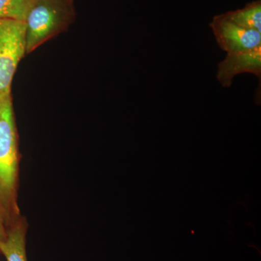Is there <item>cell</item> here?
<instances>
[{"label":"cell","instance_id":"obj_9","mask_svg":"<svg viewBox=\"0 0 261 261\" xmlns=\"http://www.w3.org/2000/svg\"><path fill=\"white\" fill-rule=\"evenodd\" d=\"M7 238V225L4 214L0 205V245L4 243Z\"/></svg>","mask_w":261,"mask_h":261},{"label":"cell","instance_id":"obj_3","mask_svg":"<svg viewBox=\"0 0 261 261\" xmlns=\"http://www.w3.org/2000/svg\"><path fill=\"white\" fill-rule=\"evenodd\" d=\"M25 55L24 22L0 18V96L12 92L15 72Z\"/></svg>","mask_w":261,"mask_h":261},{"label":"cell","instance_id":"obj_6","mask_svg":"<svg viewBox=\"0 0 261 261\" xmlns=\"http://www.w3.org/2000/svg\"><path fill=\"white\" fill-rule=\"evenodd\" d=\"M28 222L20 216L7 228V238L0 245V254L7 261H28L27 254V234Z\"/></svg>","mask_w":261,"mask_h":261},{"label":"cell","instance_id":"obj_7","mask_svg":"<svg viewBox=\"0 0 261 261\" xmlns=\"http://www.w3.org/2000/svg\"><path fill=\"white\" fill-rule=\"evenodd\" d=\"M225 16L240 27L261 33V1L252 2L243 9L228 11Z\"/></svg>","mask_w":261,"mask_h":261},{"label":"cell","instance_id":"obj_4","mask_svg":"<svg viewBox=\"0 0 261 261\" xmlns=\"http://www.w3.org/2000/svg\"><path fill=\"white\" fill-rule=\"evenodd\" d=\"M210 27L219 47L226 53L250 50L261 44V33L240 27L224 14L215 16Z\"/></svg>","mask_w":261,"mask_h":261},{"label":"cell","instance_id":"obj_2","mask_svg":"<svg viewBox=\"0 0 261 261\" xmlns=\"http://www.w3.org/2000/svg\"><path fill=\"white\" fill-rule=\"evenodd\" d=\"M75 17L73 0H34L23 21L27 54L65 32Z\"/></svg>","mask_w":261,"mask_h":261},{"label":"cell","instance_id":"obj_5","mask_svg":"<svg viewBox=\"0 0 261 261\" xmlns=\"http://www.w3.org/2000/svg\"><path fill=\"white\" fill-rule=\"evenodd\" d=\"M244 73L256 75L260 82L261 44L250 50L227 53L218 65L216 77L223 87H230L233 78Z\"/></svg>","mask_w":261,"mask_h":261},{"label":"cell","instance_id":"obj_8","mask_svg":"<svg viewBox=\"0 0 261 261\" xmlns=\"http://www.w3.org/2000/svg\"><path fill=\"white\" fill-rule=\"evenodd\" d=\"M34 0H0V18L24 21Z\"/></svg>","mask_w":261,"mask_h":261},{"label":"cell","instance_id":"obj_1","mask_svg":"<svg viewBox=\"0 0 261 261\" xmlns=\"http://www.w3.org/2000/svg\"><path fill=\"white\" fill-rule=\"evenodd\" d=\"M20 154L12 92L0 96V205L7 228L21 216L18 205Z\"/></svg>","mask_w":261,"mask_h":261}]
</instances>
